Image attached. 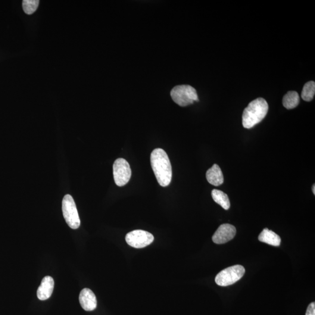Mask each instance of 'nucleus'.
<instances>
[{"instance_id": "f257e3e1", "label": "nucleus", "mask_w": 315, "mask_h": 315, "mask_svg": "<svg viewBox=\"0 0 315 315\" xmlns=\"http://www.w3.org/2000/svg\"><path fill=\"white\" fill-rule=\"evenodd\" d=\"M151 164L156 178L160 185H170L172 177V171L169 157L161 148L155 149L151 154Z\"/></svg>"}, {"instance_id": "f03ea898", "label": "nucleus", "mask_w": 315, "mask_h": 315, "mask_svg": "<svg viewBox=\"0 0 315 315\" xmlns=\"http://www.w3.org/2000/svg\"><path fill=\"white\" fill-rule=\"evenodd\" d=\"M269 105L266 100L259 98L254 100L245 109L242 114V124L245 129H251L266 117Z\"/></svg>"}, {"instance_id": "7ed1b4c3", "label": "nucleus", "mask_w": 315, "mask_h": 315, "mask_svg": "<svg viewBox=\"0 0 315 315\" xmlns=\"http://www.w3.org/2000/svg\"><path fill=\"white\" fill-rule=\"evenodd\" d=\"M171 96L173 101L182 107L199 101L197 91L193 87L188 85L174 86L171 90Z\"/></svg>"}, {"instance_id": "20e7f679", "label": "nucleus", "mask_w": 315, "mask_h": 315, "mask_svg": "<svg viewBox=\"0 0 315 315\" xmlns=\"http://www.w3.org/2000/svg\"><path fill=\"white\" fill-rule=\"evenodd\" d=\"M245 273V268L241 265H235L221 271L217 274L215 281L220 286H230L241 280Z\"/></svg>"}, {"instance_id": "39448f33", "label": "nucleus", "mask_w": 315, "mask_h": 315, "mask_svg": "<svg viewBox=\"0 0 315 315\" xmlns=\"http://www.w3.org/2000/svg\"><path fill=\"white\" fill-rule=\"evenodd\" d=\"M62 211L68 226L73 229H79L81 224L79 215L74 199L70 195H65L63 199Z\"/></svg>"}, {"instance_id": "423d86ee", "label": "nucleus", "mask_w": 315, "mask_h": 315, "mask_svg": "<svg viewBox=\"0 0 315 315\" xmlns=\"http://www.w3.org/2000/svg\"><path fill=\"white\" fill-rule=\"evenodd\" d=\"M113 173L115 182L119 187L126 185L132 176L130 165L123 158H118L115 161Z\"/></svg>"}, {"instance_id": "0eeeda50", "label": "nucleus", "mask_w": 315, "mask_h": 315, "mask_svg": "<svg viewBox=\"0 0 315 315\" xmlns=\"http://www.w3.org/2000/svg\"><path fill=\"white\" fill-rule=\"evenodd\" d=\"M154 237L144 230H135L127 233L126 241L133 248L140 249L146 247L153 242Z\"/></svg>"}, {"instance_id": "6e6552de", "label": "nucleus", "mask_w": 315, "mask_h": 315, "mask_svg": "<svg viewBox=\"0 0 315 315\" xmlns=\"http://www.w3.org/2000/svg\"><path fill=\"white\" fill-rule=\"evenodd\" d=\"M236 229L234 226L224 224L218 227L213 236V241L216 244H224L234 238Z\"/></svg>"}, {"instance_id": "1a4fd4ad", "label": "nucleus", "mask_w": 315, "mask_h": 315, "mask_svg": "<svg viewBox=\"0 0 315 315\" xmlns=\"http://www.w3.org/2000/svg\"><path fill=\"white\" fill-rule=\"evenodd\" d=\"M79 301L81 307L86 311H92L97 307L96 296L89 288H84L81 291Z\"/></svg>"}, {"instance_id": "9d476101", "label": "nucleus", "mask_w": 315, "mask_h": 315, "mask_svg": "<svg viewBox=\"0 0 315 315\" xmlns=\"http://www.w3.org/2000/svg\"><path fill=\"white\" fill-rule=\"evenodd\" d=\"M55 282L51 276H46L43 279L41 285L37 291V296L40 300L45 301L51 297L54 291Z\"/></svg>"}, {"instance_id": "9b49d317", "label": "nucleus", "mask_w": 315, "mask_h": 315, "mask_svg": "<svg viewBox=\"0 0 315 315\" xmlns=\"http://www.w3.org/2000/svg\"><path fill=\"white\" fill-rule=\"evenodd\" d=\"M206 178L211 185L218 186L224 183V176L221 168L217 164H214L206 172Z\"/></svg>"}, {"instance_id": "f8f14e48", "label": "nucleus", "mask_w": 315, "mask_h": 315, "mask_svg": "<svg viewBox=\"0 0 315 315\" xmlns=\"http://www.w3.org/2000/svg\"><path fill=\"white\" fill-rule=\"evenodd\" d=\"M258 240L261 242L274 246H279L281 244L280 236L268 229H264L258 236Z\"/></svg>"}, {"instance_id": "ddd939ff", "label": "nucleus", "mask_w": 315, "mask_h": 315, "mask_svg": "<svg viewBox=\"0 0 315 315\" xmlns=\"http://www.w3.org/2000/svg\"><path fill=\"white\" fill-rule=\"evenodd\" d=\"M211 196L214 201L221 205L224 210H228L230 208L229 199L226 193L220 190L214 189L211 192Z\"/></svg>"}, {"instance_id": "4468645a", "label": "nucleus", "mask_w": 315, "mask_h": 315, "mask_svg": "<svg viewBox=\"0 0 315 315\" xmlns=\"http://www.w3.org/2000/svg\"><path fill=\"white\" fill-rule=\"evenodd\" d=\"M299 103V96L297 92L289 91L284 96L283 104L286 109H294L297 107Z\"/></svg>"}, {"instance_id": "2eb2a0df", "label": "nucleus", "mask_w": 315, "mask_h": 315, "mask_svg": "<svg viewBox=\"0 0 315 315\" xmlns=\"http://www.w3.org/2000/svg\"><path fill=\"white\" fill-rule=\"evenodd\" d=\"M315 93L314 81H309L305 84L301 93V97L305 101L310 102L313 99Z\"/></svg>"}, {"instance_id": "dca6fc26", "label": "nucleus", "mask_w": 315, "mask_h": 315, "mask_svg": "<svg viewBox=\"0 0 315 315\" xmlns=\"http://www.w3.org/2000/svg\"><path fill=\"white\" fill-rule=\"evenodd\" d=\"M39 4L38 0H24L23 1V7L25 13L30 15L36 11Z\"/></svg>"}, {"instance_id": "f3484780", "label": "nucleus", "mask_w": 315, "mask_h": 315, "mask_svg": "<svg viewBox=\"0 0 315 315\" xmlns=\"http://www.w3.org/2000/svg\"><path fill=\"white\" fill-rule=\"evenodd\" d=\"M315 315V302H312L308 307L306 315Z\"/></svg>"}, {"instance_id": "a211bd4d", "label": "nucleus", "mask_w": 315, "mask_h": 315, "mask_svg": "<svg viewBox=\"0 0 315 315\" xmlns=\"http://www.w3.org/2000/svg\"><path fill=\"white\" fill-rule=\"evenodd\" d=\"M315 184H314V185L313 186V192L314 195L315 194Z\"/></svg>"}]
</instances>
